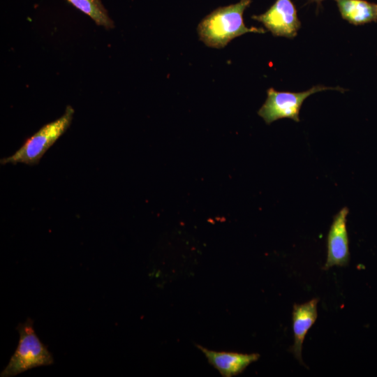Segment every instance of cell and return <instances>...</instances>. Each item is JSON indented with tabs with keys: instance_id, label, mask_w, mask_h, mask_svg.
Returning <instances> with one entry per match:
<instances>
[{
	"instance_id": "obj_1",
	"label": "cell",
	"mask_w": 377,
	"mask_h": 377,
	"mask_svg": "<svg viewBox=\"0 0 377 377\" xmlns=\"http://www.w3.org/2000/svg\"><path fill=\"white\" fill-rule=\"evenodd\" d=\"M251 3V0H240L236 3L214 10L198 26L200 40L209 47L223 48L230 40L242 34L265 33L263 28H249L244 22V12Z\"/></svg>"
},
{
	"instance_id": "obj_10",
	"label": "cell",
	"mask_w": 377,
	"mask_h": 377,
	"mask_svg": "<svg viewBox=\"0 0 377 377\" xmlns=\"http://www.w3.org/2000/svg\"><path fill=\"white\" fill-rule=\"evenodd\" d=\"M77 9L80 10L98 25L106 29H112L114 24L102 3L101 0H66Z\"/></svg>"
},
{
	"instance_id": "obj_7",
	"label": "cell",
	"mask_w": 377,
	"mask_h": 377,
	"mask_svg": "<svg viewBox=\"0 0 377 377\" xmlns=\"http://www.w3.org/2000/svg\"><path fill=\"white\" fill-rule=\"evenodd\" d=\"M197 348L206 357L208 362L223 377H232L242 373L251 363L257 361L258 353H239L236 352L216 351L200 345Z\"/></svg>"
},
{
	"instance_id": "obj_8",
	"label": "cell",
	"mask_w": 377,
	"mask_h": 377,
	"mask_svg": "<svg viewBox=\"0 0 377 377\" xmlns=\"http://www.w3.org/2000/svg\"><path fill=\"white\" fill-rule=\"evenodd\" d=\"M318 298H313L303 304L293 305L292 312L294 344L290 351L295 358L303 364L302 359V345L305 337L316 320L318 316Z\"/></svg>"
},
{
	"instance_id": "obj_5",
	"label": "cell",
	"mask_w": 377,
	"mask_h": 377,
	"mask_svg": "<svg viewBox=\"0 0 377 377\" xmlns=\"http://www.w3.org/2000/svg\"><path fill=\"white\" fill-rule=\"evenodd\" d=\"M251 17L263 24L274 36L293 38L301 27L291 0H276L265 13Z\"/></svg>"
},
{
	"instance_id": "obj_11",
	"label": "cell",
	"mask_w": 377,
	"mask_h": 377,
	"mask_svg": "<svg viewBox=\"0 0 377 377\" xmlns=\"http://www.w3.org/2000/svg\"><path fill=\"white\" fill-rule=\"evenodd\" d=\"M309 1H311V2H316L318 4H320V2L323 1V0H308Z\"/></svg>"
},
{
	"instance_id": "obj_9",
	"label": "cell",
	"mask_w": 377,
	"mask_h": 377,
	"mask_svg": "<svg viewBox=\"0 0 377 377\" xmlns=\"http://www.w3.org/2000/svg\"><path fill=\"white\" fill-rule=\"evenodd\" d=\"M343 19L354 25L377 21V3L364 0H335Z\"/></svg>"
},
{
	"instance_id": "obj_2",
	"label": "cell",
	"mask_w": 377,
	"mask_h": 377,
	"mask_svg": "<svg viewBox=\"0 0 377 377\" xmlns=\"http://www.w3.org/2000/svg\"><path fill=\"white\" fill-rule=\"evenodd\" d=\"M74 109L67 105L64 113L58 119L43 126L12 155L0 160L1 165L24 163L37 164L45 153L69 128L74 114Z\"/></svg>"
},
{
	"instance_id": "obj_3",
	"label": "cell",
	"mask_w": 377,
	"mask_h": 377,
	"mask_svg": "<svg viewBox=\"0 0 377 377\" xmlns=\"http://www.w3.org/2000/svg\"><path fill=\"white\" fill-rule=\"evenodd\" d=\"M16 330L20 335L18 345L1 371V377L15 376L34 367L53 364V357L36 334L31 318L19 323Z\"/></svg>"
},
{
	"instance_id": "obj_4",
	"label": "cell",
	"mask_w": 377,
	"mask_h": 377,
	"mask_svg": "<svg viewBox=\"0 0 377 377\" xmlns=\"http://www.w3.org/2000/svg\"><path fill=\"white\" fill-rule=\"evenodd\" d=\"M330 89L342 92L346 91L340 87L320 85L314 86L302 92L278 91L269 88L267 91V99L258 111V114L267 124L282 118H290L298 122L300 110L304 101L313 94Z\"/></svg>"
},
{
	"instance_id": "obj_6",
	"label": "cell",
	"mask_w": 377,
	"mask_h": 377,
	"mask_svg": "<svg viewBox=\"0 0 377 377\" xmlns=\"http://www.w3.org/2000/svg\"><path fill=\"white\" fill-rule=\"evenodd\" d=\"M349 209L343 207L333 218L327 237V260L323 269L346 266L350 260L346 219Z\"/></svg>"
}]
</instances>
